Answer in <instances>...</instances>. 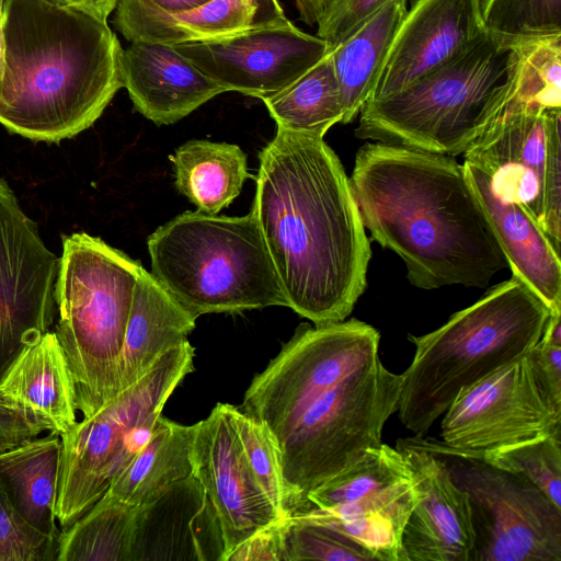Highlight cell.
<instances>
[{"label":"cell","mask_w":561,"mask_h":561,"mask_svg":"<svg viewBox=\"0 0 561 561\" xmlns=\"http://www.w3.org/2000/svg\"><path fill=\"white\" fill-rule=\"evenodd\" d=\"M259 159L251 213L288 307L314 324L345 320L371 250L342 162L323 138L280 127Z\"/></svg>","instance_id":"cell-1"},{"label":"cell","mask_w":561,"mask_h":561,"mask_svg":"<svg viewBox=\"0 0 561 561\" xmlns=\"http://www.w3.org/2000/svg\"><path fill=\"white\" fill-rule=\"evenodd\" d=\"M348 179L364 227L415 287L482 288L508 266L454 157L366 142Z\"/></svg>","instance_id":"cell-2"},{"label":"cell","mask_w":561,"mask_h":561,"mask_svg":"<svg viewBox=\"0 0 561 561\" xmlns=\"http://www.w3.org/2000/svg\"><path fill=\"white\" fill-rule=\"evenodd\" d=\"M107 21L56 0H4L0 124L58 144L90 128L123 88Z\"/></svg>","instance_id":"cell-3"},{"label":"cell","mask_w":561,"mask_h":561,"mask_svg":"<svg viewBox=\"0 0 561 561\" xmlns=\"http://www.w3.org/2000/svg\"><path fill=\"white\" fill-rule=\"evenodd\" d=\"M516 276L490 288L440 328L408 339L415 346L401 376V423L423 437L460 391L530 351L551 316Z\"/></svg>","instance_id":"cell-4"},{"label":"cell","mask_w":561,"mask_h":561,"mask_svg":"<svg viewBox=\"0 0 561 561\" xmlns=\"http://www.w3.org/2000/svg\"><path fill=\"white\" fill-rule=\"evenodd\" d=\"M513 45L484 35L462 55L359 111L355 136L450 157L463 154L506 105Z\"/></svg>","instance_id":"cell-5"},{"label":"cell","mask_w":561,"mask_h":561,"mask_svg":"<svg viewBox=\"0 0 561 561\" xmlns=\"http://www.w3.org/2000/svg\"><path fill=\"white\" fill-rule=\"evenodd\" d=\"M142 266L99 237L62 236L54 332L66 355L76 404L90 416L121 392L119 362Z\"/></svg>","instance_id":"cell-6"},{"label":"cell","mask_w":561,"mask_h":561,"mask_svg":"<svg viewBox=\"0 0 561 561\" xmlns=\"http://www.w3.org/2000/svg\"><path fill=\"white\" fill-rule=\"evenodd\" d=\"M152 275L196 319L205 313L288 307L252 213L185 211L147 240Z\"/></svg>","instance_id":"cell-7"},{"label":"cell","mask_w":561,"mask_h":561,"mask_svg":"<svg viewBox=\"0 0 561 561\" xmlns=\"http://www.w3.org/2000/svg\"><path fill=\"white\" fill-rule=\"evenodd\" d=\"M185 340L161 355L135 383L60 434L56 517L61 530L82 517L148 443L165 402L194 370Z\"/></svg>","instance_id":"cell-8"},{"label":"cell","mask_w":561,"mask_h":561,"mask_svg":"<svg viewBox=\"0 0 561 561\" xmlns=\"http://www.w3.org/2000/svg\"><path fill=\"white\" fill-rule=\"evenodd\" d=\"M400 391L401 376L388 370L378 356L312 402L278 447L294 515L310 492L381 445L383 426L398 411Z\"/></svg>","instance_id":"cell-9"},{"label":"cell","mask_w":561,"mask_h":561,"mask_svg":"<svg viewBox=\"0 0 561 561\" xmlns=\"http://www.w3.org/2000/svg\"><path fill=\"white\" fill-rule=\"evenodd\" d=\"M468 495L473 561H561V508L520 473L417 436Z\"/></svg>","instance_id":"cell-10"},{"label":"cell","mask_w":561,"mask_h":561,"mask_svg":"<svg viewBox=\"0 0 561 561\" xmlns=\"http://www.w3.org/2000/svg\"><path fill=\"white\" fill-rule=\"evenodd\" d=\"M379 332L355 318L301 324L257 374L238 407L262 422L279 447L327 390L379 356Z\"/></svg>","instance_id":"cell-11"},{"label":"cell","mask_w":561,"mask_h":561,"mask_svg":"<svg viewBox=\"0 0 561 561\" xmlns=\"http://www.w3.org/2000/svg\"><path fill=\"white\" fill-rule=\"evenodd\" d=\"M494 193L520 204L561 249V110L505 105L463 152Z\"/></svg>","instance_id":"cell-12"},{"label":"cell","mask_w":561,"mask_h":561,"mask_svg":"<svg viewBox=\"0 0 561 561\" xmlns=\"http://www.w3.org/2000/svg\"><path fill=\"white\" fill-rule=\"evenodd\" d=\"M419 500L402 455L381 443L310 492L297 515L346 535L377 561H405L402 533Z\"/></svg>","instance_id":"cell-13"},{"label":"cell","mask_w":561,"mask_h":561,"mask_svg":"<svg viewBox=\"0 0 561 561\" xmlns=\"http://www.w3.org/2000/svg\"><path fill=\"white\" fill-rule=\"evenodd\" d=\"M442 440L467 453L561 434V400L530 351L459 392L444 413Z\"/></svg>","instance_id":"cell-14"},{"label":"cell","mask_w":561,"mask_h":561,"mask_svg":"<svg viewBox=\"0 0 561 561\" xmlns=\"http://www.w3.org/2000/svg\"><path fill=\"white\" fill-rule=\"evenodd\" d=\"M59 257L0 178V378L25 344L50 331Z\"/></svg>","instance_id":"cell-15"},{"label":"cell","mask_w":561,"mask_h":561,"mask_svg":"<svg viewBox=\"0 0 561 561\" xmlns=\"http://www.w3.org/2000/svg\"><path fill=\"white\" fill-rule=\"evenodd\" d=\"M173 47L227 92L261 100L288 87L333 50L289 19L217 41Z\"/></svg>","instance_id":"cell-16"},{"label":"cell","mask_w":561,"mask_h":561,"mask_svg":"<svg viewBox=\"0 0 561 561\" xmlns=\"http://www.w3.org/2000/svg\"><path fill=\"white\" fill-rule=\"evenodd\" d=\"M194 425L192 474L218 515L226 561L244 540L282 518L252 474L224 403Z\"/></svg>","instance_id":"cell-17"},{"label":"cell","mask_w":561,"mask_h":561,"mask_svg":"<svg viewBox=\"0 0 561 561\" xmlns=\"http://www.w3.org/2000/svg\"><path fill=\"white\" fill-rule=\"evenodd\" d=\"M486 34L481 0H413L369 100L403 90L462 55Z\"/></svg>","instance_id":"cell-18"},{"label":"cell","mask_w":561,"mask_h":561,"mask_svg":"<svg viewBox=\"0 0 561 561\" xmlns=\"http://www.w3.org/2000/svg\"><path fill=\"white\" fill-rule=\"evenodd\" d=\"M396 448L420 492L402 533L405 561H473L474 530L467 493L417 436L398 439Z\"/></svg>","instance_id":"cell-19"},{"label":"cell","mask_w":561,"mask_h":561,"mask_svg":"<svg viewBox=\"0 0 561 561\" xmlns=\"http://www.w3.org/2000/svg\"><path fill=\"white\" fill-rule=\"evenodd\" d=\"M218 515L188 476L137 507L130 561H225Z\"/></svg>","instance_id":"cell-20"},{"label":"cell","mask_w":561,"mask_h":561,"mask_svg":"<svg viewBox=\"0 0 561 561\" xmlns=\"http://www.w3.org/2000/svg\"><path fill=\"white\" fill-rule=\"evenodd\" d=\"M113 13V25L129 43L170 46L217 41L288 19L278 0H208L184 12L118 0Z\"/></svg>","instance_id":"cell-21"},{"label":"cell","mask_w":561,"mask_h":561,"mask_svg":"<svg viewBox=\"0 0 561 561\" xmlns=\"http://www.w3.org/2000/svg\"><path fill=\"white\" fill-rule=\"evenodd\" d=\"M123 88L134 108L156 125H170L227 92L173 46L133 42L123 48Z\"/></svg>","instance_id":"cell-22"},{"label":"cell","mask_w":561,"mask_h":561,"mask_svg":"<svg viewBox=\"0 0 561 561\" xmlns=\"http://www.w3.org/2000/svg\"><path fill=\"white\" fill-rule=\"evenodd\" d=\"M467 181L514 276L551 309L561 311V260L548 237L518 203L499 197L489 175L465 161Z\"/></svg>","instance_id":"cell-23"},{"label":"cell","mask_w":561,"mask_h":561,"mask_svg":"<svg viewBox=\"0 0 561 561\" xmlns=\"http://www.w3.org/2000/svg\"><path fill=\"white\" fill-rule=\"evenodd\" d=\"M76 385L54 331L23 346L0 378V398L62 434L77 422Z\"/></svg>","instance_id":"cell-24"},{"label":"cell","mask_w":561,"mask_h":561,"mask_svg":"<svg viewBox=\"0 0 561 561\" xmlns=\"http://www.w3.org/2000/svg\"><path fill=\"white\" fill-rule=\"evenodd\" d=\"M196 318L142 268L133 296L119 362L121 391L139 380L169 350L187 340Z\"/></svg>","instance_id":"cell-25"},{"label":"cell","mask_w":561,"mask_h":561,"mask_svg":"<svg viewBox=\"0 0 561 561\" xmlns=\"http://www.w3.org/2000/svg\"><path fill=\"white\" fill-rule=\"evenodd\" d=\"M60 463L61 440L54 432L0 453V480L12 506L30 527L57 541Z\"/></svg>","instance_id":"cell-26"},{"label":"cell","mask_w":561,"mask_h":561,"mask_svg":"<svg viewBox=\"0 0 561 561\" xmlns=\"http://www.w3.org/2000/svg\"><path fill=\"white\" fill-rule=\"evenodd\" d=\"M407 10V0H389L333 48L343 124L353 122L370 99Z\"/></svg>","instance_id":"cell-27"},{"label":"cell","mask_w":561,"mask_h":561,"mask_svg":"<svg viewBox=\"0 0 561 561\" xmlns=\"http://www.w3.org/2000/svg\"><path fill=\"white\" fill-rule=\"evenodd\" d=\"M169 158L178 191L206 214L229 206L251 176L245 153L232 144L190 140Z\"/></svg>","instance_id":"cell-28"},{"label":"cell","mask_w":561,"mask_h":561,"mask_svg":"<svg viewBox=\"0 0 561 561\" xmlns=\"http://www.w3.org/2000/svg\"><path fill=\"white\" fill-rule=\"evenodd\" d=\"M195 425L159 417L148 443L118 473L108 494L134 505L145 504L176 481L192 474V444Z\"/></svg>","instance_id":"cell-29"},{"label":"cell","mask_w":561,"mask_h":561,"mask_svg":"<svg viewBox=\"0 0 561 561\" xmlns=\"http://www.w3.org/2000/svg\"><path fill=\"white\" fill-rule=\"evenodd\" d=\"M262 101L277 127L323 138L343 121L332 51L288 87Z\"/></svg>","instance_id":"cell-30"},{"label":"cell","mask_w":561,"mask_h":561,"mask_svg":"<svg viewBox=\"0 0 561 561\" xmlns=\"http://www.w3.org/2000/svg\"><path fill=\"white\" fill-rule=\"evenodd\" d=\"M137 507L105 492L60 531L57 561H130Z\"/></svg>","instance_id":"cell-31"},{"label":"cell","mask_w":561,"mask_h":561,"mask_svg":"<svg viewBox=\"0 0 561 561\" xmlns=\"http://www.w3.org/2000/svg\"><path fill=\"white\" fill-rule=\"evenodd\" d=\"M515 78L507 105L561 110V34L513 45Z\"/></svg>","instance_id":"cell-32"},{"label":"cell","mask_w":561,"mask_h":561,"mask_svg":"<svg viewBox=\"0 0 561 561\" xmlns=\"http://www.w3.org/2000/svg\"><path fill=\"white\" fill-rule=\"evenodd\" d=\"M224 409L260 488L282 519L291 517L294 506L284 482L279 450L267 427L236 405L224 403Z\"/></svg>","instance_id":"cell-33"},{"label":"cell","mask_w":561,"mask_h":561,"mask_svg":"<svg viewBox=\"0 0 561 561\" xmlns=\"http://www.w3.org/2000/svg\"><path fill=\"white\" fill-rule=\"evenodd\" d=\"M485 28L514 45L561 34V0H481Z\"/></svg>","instance_id":"cell-34"},{"label":"cell","mask_w":561,"mask_h":561,"mask_svg":"<svg viewBox=\"0 0 561 561\" xmlns=\"http://www.w3.org/2000/svg\"><path fill=\"white\" fill-rule=\"evenodd\" d=\"M469 454L503 470L523 474L561 508V434Z\"/></svg>","instance_id":"cell-35"},{"label":"cell","mask_w":561,"mask_h":561,"mask_svg":"<svg viewBox=\"0 0 561 561\" xmlns=\"http://www.w3.org/2000/svg\"><path fill=\"white\" fill-rule=\"evenodd\" d=\"M283 535L286 561H377L352 538L301 515L283 520Z\"/></svg>","instance_id":"cell-36"},{"label":"cell","mask_w":561,"mask_h":561,"mask_svg":"<svg viewBox=\"0 0 561 561\" xmlns=\"http://www.w3.org/2000/svg\"><path fill=\"white\" fill-rule=\"evenodd\" d=\"M57 554L58 541L21 518L0 480V561H57Z\"/></svg>","instance_id":"cell-37"},{"label":"cell","mask_w":561,"mask_h":561,"mask_svg":"<svg viewBox=\"0 0 561 561\" xmlns=\"http://www.w3.org/2000/svg\"><path fill=\"white\" fill-rule=\"evenodd\" d=\"M388 1L327 0L316 35L334 48Z\"/></svg>","instance_id":"cell-38"},{"label":"cell","mask_w":561,"mask_h":561,"mask_svg":"<svg viewBox=\"0 0 561 561\" xmlns=\"http://www.w3.org/2000/svg\"><path fill=\"white\" fill-rule=\"evenodd\" d=\"M283 520L256 531L232 550L226 561H286Z\"/></svg>","instance_id":"cell-39"},{"label":"cell","mask_w":561,"mask_h":561,"mask_svg":"<svg viewBox=\"0 0 561 561\" xmlns=\"http://www.w3.org/2000/svg\"><path fill=\"white\" fill-rule=\"evenodd\" d=\"M47 431L20 408L0 398V453L14 448Z\"/></svg>","instance_id":"cell-40"},{"label":"cell","mask_w":561,"mask_h":561,"mask_svg":"<svg viewBox=\"0 0 561 561\" xmlns=\"http://www.w3.org/2000/svg\"><path fill=\"white\" fill-rule=\"evenodd\" d=\"M530 353L553 394L561 400V345L540 339Z\"/></svg>","instance_id":"cell-41"},{"label":"cell","mask_w":561,"mask_h":561,"mask_svg":"<svg viewBox=\"0 0 561 561\" xmlns=\"http://www.w3.org/2000/svg\"><path fill=\"white\" fill-rule=\"evenodd\" d=\"M67 5L87 11L102 20L107 21L114 12L118 0H56Z\"/></svg>","instance_id":"cell-42"},{"label":"cell","mask_w":561,"mask_h":561,"mask_svg":"<svg viewBox=\"0 0 561 561\" xmlns=\"http://www.w3.org/2000/svg\"><path fill=\"white\" fill-rule=\"evenodd\" d=\"M299 19L306 24L316 25L323 11V0H294Z\"/></svg>","instance_id":"cell-43"},{"label":"cell","mask_w":561,"mask_h":561,"mask_svg":"<svg viewBox=\"0 0 561 561\" xmlns=\"http://www.w3.org/2000/svg\"><path fill=\"white\" fill-rule=\"evenodd\" d=\"M167 12H184L207 2L208 0H146Z\"/></svg>","instance_id":"cell-44"},{"label":"cell","mask_w":561,"mask_h":561,"mask_svg":"<svg viewBox=\"0 0 561 561\" xmlns=\"http://www.w3.org/2000/svg\"><path fill=\"white\" fill-rule=\"evenodd\" d=\"M3 2H4V0H0V55H1V45H2V14H3Z\"/></svg>","instance_id":"cell-45"},{"label":"cell","mask_w":561,"mask_h":561,"mask_svg":"<svg viewBox=\"0 0 561 561\" xmlns=\"http://www.w3.org/2000/svg\"><path fill=\"white\" fill-rule=\"evenodd\" d=\"M327 0H323V3H325ZM324 7V5H323Z\"/></svg>","instance_id":"cell-46"}]
</instances>
